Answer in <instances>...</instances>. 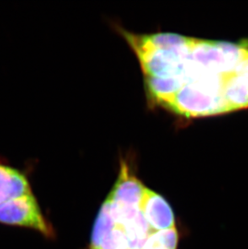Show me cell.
<instances>
[{
    "instance_id": "obj_1",
    "label": "cell",
    "mask_w": 248,
    "mask_h": 249,
    "mask_svg": "<svg viewBox=\"0 0 248 249\" xmlns=\"http://www.w3.org/2000/svg\"><path fill=\"white\" fill-rule=\"evenodd\" d=\"M120 33L138 58L152 104L186 118L230 111L227 89L248 56L246 45L172 33Z\"/></svg>"
},
{
    "instance_id": "obj_2",
    "label": "cell",
    "mask_w": 248,
    "mask_h": 249,
    "mask_svg": "<svg viewBox=\"0 0 248 249\" xmlns=\"http://www.w3.org/2000/svg\"><path fill=\"white\" fill-rule=\"evenodd\" d=\"M0 224L35 231L47 239L55 236L33 193L0 203Z\"/></svg>"
},
{
    "instance_id": "obj_3",
    "label": "cell",
    "mask_w": 248,
    "mask_h": 249,
    "mask_svg": "<svg viewBox=\"0 0 248 249\" xmlns=\"http://www.w3.org/2000/svg\"><path fill=\"white\" fill-rule=\"evenodd\" d=\"M146 187L131 172L126 160H121L117 181L106 199L129 207H139Z\"/></svg>"
},
{
    "instance_id": "obj_4",
    "label": "cell",
    "mask_w": 248,
    "mask_h": 249,
    "mask_svg": "<svg viewBox=\"0 0 248 249\" xmlns=\"http://www.w3.org/2000/svg\"><path fill=\"white\" fill-rule=\"evenodd\" d=\"M140 211L152 230L175 228V217L170 205L161 195L145 189Z\"/></svg>"
},
{
    "instance_id": "obj_5",
    "label": "cell",
    "mask_w": 248,
    "mask_h": 249,
    "mask_svg": "<svg viewBox=\"0 0 248 249\" xmlns=\"http://www.w3.org/2000/svg\"><path fill=\"white\" fill-rule=\"evenodd\" d=\"M33 193L27 174L0 160V203Z\"/></svg>"
},
{
    "instance_id": "obj_6",
    "label": "cell",
    "mask_w": 248,
    "mask_h": 249,
    "mask_svg": "<svg viewBox=\"0 0 248 249\" xmlns=\"http://www.w3.org/2000/svg\"><path fill=\"white\" fill-rule=\"evenodd\" d=\"M129 249H143L146 240L152 233L142 214H140L129 223L123 226Z\"/></svg>"
},
{
    "instance_id": "obj_7",
    "label": "cell",
    "mask_w": 248,
    "mask_h": 249,
    "mask_svg": "<svg viewBox=\"0 0 248 249\" xmlns=\"http://www.w3.org/2000/svg\"><path fill=\"white\" fill-rule=\"evenodd\" d=\"M116 223L110 215V206L107 200L101 207L98 217L94 223V229L92 232L90 249H100L103 240L108 234L116 227Z\"/></svg>"
},
{
    "instance_id": "obj_8",
    "label": "cell",
    "mask_w": 248,
    "mask_h": 249,
    "mask_svg": "<svg viewBox=\"0 0 248 249\" xmlns=\"http://www.w3.org/2000/svg\"><path fill=\"white\" fill-rule=\"evenodd\" d=\"M178 232L176 228L152 232L146 240L143 249H177Z\"/></svg>"
},
{
    "instance_id": "obj_9",
    "label": "cell",
    "mask_w": 248,
    "mask_h": 249,
    "mask_svg": "<svg viewBox=\"0 0 248 249\" xmlns=\"http://www.w3.org/2000/svg\"><path fill=\"white\" fill-rule=\"evenodd\" d=\"M100 249H129L126 235L121 226H116L108 234Z\"/></svg>"
}]
</instances>
